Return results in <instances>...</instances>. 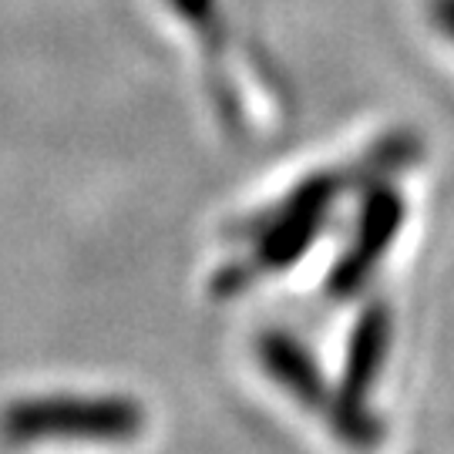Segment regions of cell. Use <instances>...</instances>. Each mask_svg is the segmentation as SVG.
Returning a JSON list of instances; mask_svg holds the SVG:
<instances>
[{
	"label": "cell",
	"instance_id": "cell-1",
	"mask_svg": "<svg viewBox=\"0 0 454 454\" xmlns=\"http://www.w3.org/2000/svg\"><path fill=\"white\" fill-rule=\"evenodd\" d=\"M145 431V407L125 397L17 401L0 411V441H131Z\"/></svg>",
	"mask_w": 454,
	"mask_h": 454
},
{
	"label": "cell",
	"instance_id": "cell-2",
	"mask_svg": "<svg viewBox=\"0 0 454 454\" xmlns=\"http://www.w3.org/2000/svg\"><path fill=\"white\" fill-rule=\"evenodd\" d=\"M256 350H260L262 371L270 373L296 404L320 414L337 438H343L347 444H357V448H371V444L384 438V427H380L377 418H371L364 407L354 404L343 390L333 394L326 387L317 364L309 360L307 350L296 347V340L283 337V333H266V337H260Z\"/></svg>",
	"mask_w": 454,
	"mask_h": 454
},
{
	"label": "cell",
	"instance_id": "cell-3",
	"mask_svg": "<svg viewBox=\"0 0 454 454\" xmlns=\"http://www.w3.org/2000/svg\"><path fill=\"white\" fill-rule=\"evenodd\" d=\"M330 192L333 189L324 185V182L320 185H307L290 206H283V212H276L273 219L260 229L256 249L246 260L236 262V266H229L226 273H219V279H215V296L239 293L246 283L293 266V260L303 256L309 249V243L317 239V229H320L326 195Z\"/></svg>",
	"mask_w": 454,
	"mask_h": 454
},
{
	"label": "cell",
	"instance_id": "cell-4",
	"mask_svg": "<svg viewBox=\"0 0 454 454\" xmlns=\"http://www.w3.org/2000/svg\"><path fill=\"white\" fill-rule=\"evenodd\" d=\"M401 223H404V202L394 192L373 195L371 202H367V209H364L357 243H354L350 253H343V260L337 262V270L326 279V286H330L333 296H350V293H357L371 279L373 266L390 249Z\"/></svg>",
	"mask_w": 454,
	"mask_h": 454
},
{
	"label": "cell",
	"instance_id": "cell-5",
	"mask_svg": "<svg viewBox=\"0 0 454 454\" xmlns=\"http://www.w3.org/2000/svg\"><path fill=\"white\" fill-rule=\"evenodd\" d=\"M390 350V309L384 303H371L360 313L350 350H347V367H343V394L364 404L367 390L373 387L377 373L384 371V360Z\"/></svg>",
	"mask_w": 454,
	"mask_h": 454
},
{
	"label": "cell",
	"instance_id": "cell-6",
	"mask_svg": "<svg viewBox=\"0 0 454 454\" xmlns=\"http://www.w3.org/2000/svg\"><path fill=\"white\" fill-rule=\"evenodd\" d=\"M434 11H438V17H441V27L454 37V0H438Z\"/></svg>",
	"mask_w": 454,
	"mask_h": 454
}]
</instances>
